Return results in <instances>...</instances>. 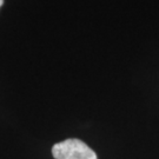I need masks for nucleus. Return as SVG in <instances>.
Masks as SVG:
<instances>
[{
  "label": "nucleus",
  "mask_w": 159,
  "mask_h": 159,
  "mask_svg": "<svg viewBox=\"0 0 159 159\" xmlns=\"http://www.w3.org/2000/svg\"><path fill=\"white\" fill-rule=\"evenodd\" d=\"M2 4H4V0H0V7L2 6Z\"/></svg>",
  "instance_id": "2"
},
{
  "label": "nucleus",
  "mask_w": 159,
  "mask_h": 159,
  "mask_svg": "<svg viewBox=\"0 0 159 159\" xmlns=\"http://www.w3.org/2000/svg\"><path fill=\"white\" fill-rule=\"evenodd\" d=\"M54 159H98L96 152L79 139H66L52 148Z\"/></svg>",
  "instance_id": "1"
}]
</instances>
